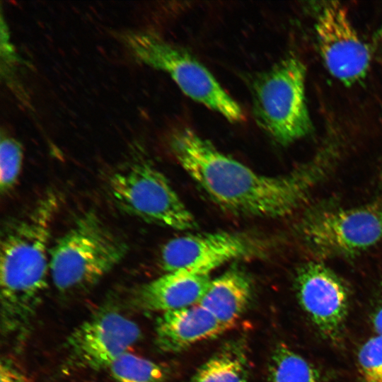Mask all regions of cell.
<instances>
[{
    "label": "cell",
    "instance_id": "obj_1",
    "mask_svg": "<svg viewBox=\"0 0 382 382\" xmlns=\"http://www.w3.org/2000/svg\"><path fill=\"white\" fill-rule=\"evenodd\" d=\"M170 147L188 175L221 207L237 214L282 218L294 213L325 175L330 153L289 174H259L219 151L193 130L183 127L170 136Z\"/></svg>",
    "mask_w": 382,
    "mask_h": 382
},
{
    "label": "cell",
    "instance_id": "obj_2",
    "mask_svg": "<svg viewBox=\"0 0 382 382\" xmlns=\"http://www.w3.org/2000/svg\"><path fill=\"white\" fill-rule=\"evenodd\" d=\"M57 198L48 192L27 212L7 221L1 236V328L25 333L47 288L48 244Z\"/></svg>",
    "mask_w": 382,
    "mask_h": 382
},
{
    "label": "cell",
    "instance_id": "obj_3",
    "mask_svg": "<svg viewBox=\"0 0 382 382\" xmlns=\"http://www.w3.org/2000/svg\"><path fill=\"white\" fill-rule=\"evenodd\" d=\"M127 243L92 212L79 217L50 249L56 289L76 294L98 283L125 257Z\"/></svg>",
    "mask_w": 382,
    "mask_h": 382
},
{
    "label": "cell",
    "instance_id": "obj_4",
    "mask_svg": "<svg viewBox=\"0 0 382 382\" xmlns=\"http://www.w3.org/2000/svg\"><path fill=\"white\" fill-rule=\"evenodd\" d=\"M306 71L299 58L289 57L256 75L251 82L255 120L282 145L301 139L312 130L306 100Z\"/></svg>",
    "mask_w": 382,
    "mask_h": 382
},
{
    "label": "cell",
    "instance_id": "obj_5",
    "mask_svg": "<svg viewBox=\"0 0 382 382\" xmlns=\"http://www.w3.org/2000/svg\"><path fill=\"white\" fill-rule=\"evenodd\" d=\"M125 45L140 62L170 76L187 96L232 122L242 121L241 106L212 73L187 51L149 32L125 35Z\"/></svg>",
    "mask_w": 382,
    "mask_h": 382
},
{
    "label": "cell",
    "instance_id": "obj_6",
    "mask_svg": "<svg viewBox=\"0 0 382 382\" xmlns=\"http://www.w3.org/2000/svg\"><path fill=\"white\" fill-rule=\"evenodd\" d=\"M108 186L114 202L130 215L180 231L197 226L168 180L147 159H134L114 172Z\"/></svg>",
    "mask_w": 382,
    "mask_h": 382
},
{
    "label": "cell",
    "instance_id": "obj_7",
    "mask_svg": "<svg viewBox=\"0 0 382 382\" xmlns=\"http://www.w3.org/2000/svg\"><path fill=\"white\" fill-rule=\"evenodd\" d=\"M300 231L306 245L323 257L350 256L382 240V200L346 209H319L307 215Z\"/></svg>",
    "mask_w": 382,
    "mask_h": 382
},
{
    "label": "cell",
    "instance_id": "obj_8",
    "mask_svg": "<svg viewBox=\"0 0 382 382\" xmlns=\"http://www.w3.org/2000/svg\"><path fill=\"white\" fill-rule=\"evenodd\" d=\"M135 322L120 313L100 311L76 327L68 335L65 365L72 371L108 369L141 338Z\"/></svg>",
    "mask_w": 382,
    "mask_h": 382
},
{
    "label": "cell",
    "instance_id": "obj_9",
    "mask_svg": "<svg viewBox=\"0 0 382 382\" xmlns=\"http://www.w3.org/2000/svg\"><path fill=\"white\" fill-rule=\"evenodd\" d=\"M315 29L322 58L333 76L346 85L364 77L370 52L344 6L337 1L324 4L318 13Z\"/></svg>",
    "mask_w": 382,
    "mask_h": 382
},
{
    "label": "cell",
    "instance_id": "obj_10",
    "mask_svg": "<svg viewBox=\"0 0 382 382\" xmlns=\"http://www.w3.org/2000/svg\"><path fill=\"white\" fill-rule=\"evenodd\" d=\"M298 299L324 337L340 340L349 305L348 289L329 267L308 262L299 267L295 279Z\"/></svg>",
    "mask_w": 382,
    "mask_h": 382
},
{
    "label": "cell",
    "instance_id": "obj_11",
    "mask_svg": "<svg viewBox=\"0 0 382 382\" xmlns=\"http://www.w3.org/2000/svg\"><path fill=\"white\" fill-rule=\"evenodd\" d=\"M257 249L254 240L240 233L186 235L173 238L163 245L160 263L166 272L209 274L226 262L255 255Z\"/></svg>",
    "mask_w": 382,
    "mask_h": 382
},
{
    "label": "cell",
    "instance_id": "obj_12",
    "mask_svg": "<svg viewBox=\"0 0 382 382\" xmlns=\"http://www.w3.org/2000/svg\"><path fill=\"white\" fill-rule=\"evenodd\" d=\"M229 328L199 304L162 313L155 327V342L163 352L176 353L216 337Z\"/></svg>",
    "mask_w": 382,
    "mask_h": 382
},
{
    "label": "cell",
    "instance_id": "obj_13",
    "mask_svg": "<svg viewBox=\"0 0 382 382\" xmlns=\"http://www.w3.org/2000/svg\"><path fill=\"white\" fill-rule=\"evenodd\" d=\"M211 280L209 274L166 272L139 286L132 301L144 311L164 313L191 306L199 302Z\"/></svg>",
    "mask_w": 382,
    "mask_h": 382
},
{
    "label": "cell",
    "instance_id": "obj_14",
    "mask_svg": "<svg viewBox=\"0 0 382 382\" xmlns=\"http://www.w3.org/2000/svg\"><path fill=\"white\" fill-rule=\"evenodd\" d=\"M251 294L248 276L238 269H231L211 280L197 304L230 329L245 311Z\"/></svg>",
    "mask_w": 382,
    "mask_h": 382
},
{
    "label": "cell",
    "instance_id": "obj_15",
    "mask_svg": "<svg viewBox=\"0 0 382 382\" xmlns=\"http://www.w3.org/2000/svg\"><path fill=\"white\" fill-rule=\"evenodd\" d=\"M248 378L243 345L233 342L206 361L187 382H248Z\"/></svg>",
    "mask_w": 382,
    "mask_h": 382
},
{
    "label": "cell",
    "instance_id": "obj_16",
    "mask_svg": "<svg viewBox=\"0 0 382 382\" xmlns=\"http://www.w3.org/2000/svg\"><path fill=\"white\" fill-rule=\"evenodd\" d=\"M268 382H320V378L306 359L282 343L272 352Z\"/></svg>",
    "mask_w": 382,
    "mask_h": 382
},
{
    "label": "cell",
    "instance_id": "obj_17",
    "mask_svg": "<svg viewBox=\"0 0 382 382\" xmlns=\"http://www.w3.org/2000/svg\"><path fill=\"white\" fill-rule=\"evenodd\" d=\"M113 382H164L166 373L161 365L126 352L109 368Z\"/></svg>",
    "mask_w": 382,
    "mask_h": 382
},
{
    "label": "cell",
    "instance_id": "obj_18",
    "mask_svg": "<svg viewBox=\"0 0 382 382\" xmlns=\"http://www.w3.org/2000/svg\"><path fill=\"white\" fill-rule=\"evenodd\" d=\"M23 147L16 139L1 134L0 142V189L1 194L16 185L23 165Z\"/></svg>",
    "mask_w": 382,
    "mask_h": 382
},
{
    "label": "cell",
    "instance_id": "obj_19",
    "mask_svg": "<svg viewBox=\"0 0 382 382\" xmlns=\"http://www.w3.org/2000/svg\"><path fill=\"white\" fill-rule=\"evenodd\" d=\"M357 358L363 382H382V335L367 340L360 347Z\"/></svg>",
    "mask_w": 382,
    "mask_h": 382
},
{
    "label": "cell",
    "instance_id": "obj_20",
    "mask_svg": "<svg viewBox=\"0 0 382 382\" xmlns=\"http://www.w3.org/2000/svg\"><path fill=\"white\" fill-rule=\"evenodd\" d=\"M0 382H35L11 361H1Z\"/></svg>",
    "mask_w": 382,
    "mask_h": 382
},
{
    "label": "cell",
    "instance_id": "obj_21",
    "mask_svg": "<svg viewBox=\"0 0 382 382\" xmlns=\"http://www.w3.org/2000/svg\"><path fill=\"white\" fill-rule=\"evenodd\" d=\"M373 324L376 333L382 335V296L374 315Z\"/></svg>",
    "mask_w": 382,
    "mask_h": 382
},
{
    "label": "cell",
    "instance_id": "obj_22",
    "mask_svg": "<svg viewBox=\"0 0 382 382\" xmlns=\"http://www.w3.org/2000/svg\"><path fill=\"white\" fill-rule=\"evenodd\" d=\"M379 37H380V40H381V43H382V24H381V28L379 30Z\"/></svg>",
    "mask_w": 382,
    "mask_h": 382
}]
</instances>
